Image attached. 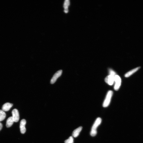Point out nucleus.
<instances>
[{
	"mask_svg": "<svg viewBox=\"0 0 143 143\" xmlns=\"http://www.w3.org/2000/svg\"><path fill=\"white\" fill-rule=\"evenodd\" d=\"M65 143H73L74 139L73 137L71 136L68 139L66 140L65 142Z\"/></svg>",
	"mask_w": 143,
	"mask_h": 143,
	"instance_id": "ddd939ff",
	"label": "nucleus"
},
{
	"mask_svg": "<svg viewBox=\"0 0 143 143\" xmlns=\"http://www.w3.org/2000/svg\"><path fill=\"white\" fill-rule=\"evenodd\" d=\"M12 117L14 122H18L19 119V113L18 110L16 109H14L12 112Z\"/></svg>",
	"mask_w": 143,
	"mask_h": 143,
	"instance_id": "423d86ee",
	"label": "nucleus"
},
{
	"mask_svg": "<svg viewBox=\"0 0 143 143\" xmlns=\"http://www.w3.org/2000/svg\"><path fill=\"white\" fill-rule=\"evenodd\" d=\"M26 123V121L24 119H22L20 122V131L21 133L22 134H25L26 132L25 125Z\"/></svg>",
	"mask_w": 143,
	"mask_h": 143,
	"instance_id": "0eeeda50",
	"label": "nucleus"
},
{
	"mask_svg": "<svg viewBox=\"0 0 143 143\" xmlns=\"http://www.w3.org/2000/svg\"><path fill=\"white\" fill-rule=\"evenodd\" d=\"M6 117L5 113L2 110H0V122L4 120Z\"/></svg>",
	"mask_w": 143,
	"mask_h": 143,
	"instance_id": "f8f14e48",
	"label": "nucleus"
},
{
	"mask_svg": "<svg viewBox=\"0 0 143 143\" xmlns=\"http://www.w3.org/2000/svg\"><path fill=\"white\" fill-rule=\"evenodd\" d=\"M121 80L120 77L116 74L115 77L114 89L115 90L117 91L120 89L121 84Z\"/></svg>",
	"mask_w": 143,
	"mask_h": 143,
	"instance_id": "7ed1b4c3",
	"label": "nucleus"
},
{
	"mask_svg": "<svg viewBox=\"0 0 143 143\" xmlns=\"http://www.w3.org/2000/svg\"><path fill=\"white\" fill-rule=\"evenodd\" d=\"M70 2L69 0H65L64 5L65 9H68V7L70 5Z\"/></svg>",
	"mask_w": 143,
	"mask_h": 143,
	"instance_id": "4468645a",
	"label": "nucleus"
},
{
	"mask_svg": "<svg viewBox=\"0 0 143 143\" xmlns=\"http://www.w3.org/2000/svg\"><path fill=\"white\" fill-rule=\"evenodd\" d=\"M82 128V127L80 126L74 130L72 133L73 136L74 138H76L77 136H78Z\"/></svg>",
	"mask_w": 143,
	"mask_h": 143,
	"instance_id": "1a4fd4ad",
	"label": "nucleus"
},
{
	"mask_svg": "<svg viewBox=\"0 0 143 143\" xmlns=\"http://www.w3.org/2000/svg\"><path fill=\"white\" fill-rule=\"evenodd\" d=\"M62 71L61 70H59L53 76L51 80V83L53 84L54 83L59 77L62 75Z\"/></svg>",
	"mask_w": 143,
	"mask_h": 143,
	"instance_id": "39448f33",
	"label": "nucleus"
},
{
	"mask_svg": "<svg viewBox=\"0 0 143 143\" xmlns=\"http://www.w3.org/2000/svg\"><path fill=\"white\" fill-rule=\"evenodd\" d=\"M14 122L12 117H10L8 118L7 120L6 125L7 127L8 128L11 127L13 124Z\"/></svg>",
	"mask_w": 143,
	"mask_h": 143,
	"instance_id": "9b49d317",
	"label": "nucleus"
},
{
	"mask_svg": "<svg viewBox=\"0 0 143 143\" xmlns=\"http://www.w3.org/2000/svg\"><path fill=\"white\" fill-rule=\"evenodd\" d=\"M140 68V67H138L130 71L125 74V77H129L136 72Z\"/></svg>",
	"mask_w": 143,
	"mask_h": 143,
	"instance_id": "9d476101",
	"label": "nucleus"
},
{
	"mask_svg": "<svg viewBox=\"0 0 143 143\" xmlns=\"http://www.w3.org/2000/svg\"><path fill=\"white\" fill-rule=\"evenodd\" d=\"M113 93V91L111 90L109 91L108 92L103 104V107H107L109 106L111 102Z\"/></svg>",
	"mask_w": 143,
	"mask_h": 143,
	"instance_id": "f03ea898",
	"label": "nucleus"
},
{
	"mask_svg": "<svg viewBox=\"0 0 143 143\" xmlns=\"http://www.w3.org/2000/svg\"><path fill=\"white\" fill-rule=\"evenodd\" d=\"M2 125L1 123H0V131H1L2 129Z\"/></svg>",
	"mask_w": 143,
	"mask_h": 143,
	"instance_id": "dca6fc26",
	"label": "nucleus"
},
{
	"mask_svg": "<svg viewBox=\"0 0 143 143\" xmlns=\"http://www.w3.org/2000/svg\"><path fill=\"white\" fill-rule=\"evenodd\" d=\"M102 122V119L100 118H97L95 121L92 127L90 134L92 136H96L97 134V129L98 127L100 125Z\"/></svg>",
	"mask_w": 143,
	"mask_h": 143,
	"instance_id": "f257e3e1",
	"label": "nucleus"
},
{
	"mask_svg": "<svg viewBox=\"0 0 143 143\" xmlns=\"http://www.w3.org/2000/svg\"><path fill=\"white\" fill-rule=\"evenodd\" d=\"M13 105L12 104L9 103H5L2 106V109L4 112L8 111H9L10 108L12 107Z\"/></svg>",
	"mask_w": 143,
	"mask_h": 143,
	"instance_id": "6e6552de",
	"label": "nucleus"
},
{
	"mask_svg": "<svg viewBox=\"0 0 143 143\" xmlns=\"http://www.w3.org/2000/svg\"><path fill=\"white\" fill-rule=\"evenodd\" d=\"M109 74H111V75H114L115 76L116 75V73L112 69H110L109 70Z\"/></svg>",
	"mask_w": 143,
	"mask_h": 143,
	"instance_id": "2eb2a0df",
	"label": "nucleus"
},
{
	"mask_svg": "<svg viewBox=\"0 0 143 143\" xmlns=\"http://www.w3.org/2000/svg\"><path fill=\"white\" fill-rule=\"evenodd\" d=\"M115 76L109 74L105 78V82L109 85H113L114 83L115 77Z\"/></svg>",
	"mask_w": 143,
	"mask_h": 143,
	"instance_id": "20e7f679",
	"label": "nucleus"
}]
</instances>
